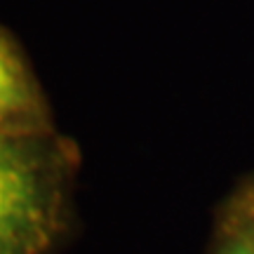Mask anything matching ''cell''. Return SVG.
<instances>
[{
  "mask_svg": "<svg viewBox=\"0 0 254 254\" xmlns=\"http://www.w3.org/2000/svg\"><path fill=\"white\" fill-rule=\"evenodd\" d=\"M57 214V158L28 132H0V254H43Z\"/></svg>",
  "mask_w": 254,
  "mask_h": 254,
  "instance_id": "obj_1",
  "label": "cell"
},
{
  "mask_svg": "<svg viewBox=\"0 0 254 254\" xmlns=\"http://www.w3.org/2000/svg\"><path fill=\"white\" fill-rule=\"evenodd\" d=\"M36 113L33 82L12 45L0 38V132H26Z\"/></svg>",
  "mask_w": 254,
  "mask_h": 254,
  "instance_id": "obj_2",
  "label": "cell"
},
{
  "mask_svg": "<svg viewBox=\"0 0 254 254\" xmlns=\"http://www.w3.org/2000/svg\"><path fill=\"white\" fill-rule=\"evenodd\" d=\"M214 254H254V207L243 198L233 200L221 219Z\"/></svg>",
  "mask_w": 254,
  "mask_h": 254,
  "instance_id": "obj_3",
  "label": "cell"
},
{
  "mask_svg": "<svg viewBox=\"0 0 254 254\" xmlns=\"http://www.w3.org/2000/svg\"><path fill=\"white\" fill-rule=\"evenodd\" d=\"M240 198L245 200V202H247V205H250V207H254V184H252V186H250V189L245 190V193H243V195H240Z\"/></svg>",
  "mask_w": 254,
  "mask_h": 254,
  "instance_id": "obj_4",
  "label": "cell"
}]
</instances>
